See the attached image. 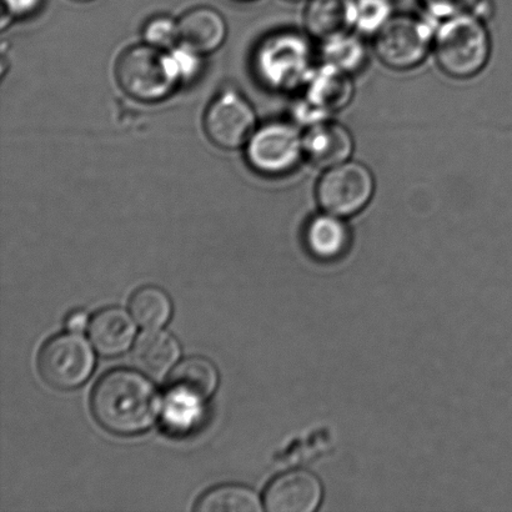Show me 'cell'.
I'll return each mask as SVG.
<instances>
[{"label":"cell","instance_id":"6da1fadb","mask_svg":"<svg viewBox=\"0 0 512 512\" xmlns=\"http://www.w3.org/2000/svg\"><path fill=\"white\" fill-rule=\"evenodd\" d=\"M90 408L94 419L109 433L132 436L152 428L162 411V399L142 374L115 369L95 384Z\"/></svg>","mask_w":512,"mask_h":512},{"label":"cell","instance_id":"7a4b0ae2","mask_svg":"<svg viewBox=\"0 0 512 512\" xmlns=\"http://www.w3.org/2000/svg\"><path fill=\"white\" fill-rule=\"evenodd\" d=\"M491 37L485 20L473 12L440 20L433 53L441 72L454 79L479 75L491 57Z\"/></svg>","mask_w":512,"mask_h":512},{"label":"cell","instance_id":"3957f363","mask_svg":"<svg viewBox=\"0 0 512 512\" xmlns=\"http://www.w3.org/2000/svg\"><path fill=\"white\" fill-rule=\"evenodd\" d=\"M115 78L125 94L142 103L167 99L182 82L173 54L147 43L119 55Z\"/></svg>","mask_w":512,"mask_h":512},{"label":"cell","instance_id":"277c9868","mask_svg":"<svg viewBox=\"0 0 512 512\" xmlns=\"http://www.w3.org/2000/svg\"><path fill=\"white\" fill-rule=\"evenodd\" d=\"M309 39L296 32L269 35L255 55V70L261 83L280 93L303 89L315 69Z\"/></svg>","mask_w":512,"mask_h":512},{"label":"cell","instance_id":"5b68a950","mask_svg":"<svg viewBox=\"0 0 512 512\" xmlns=\"http://www.w3.org/2000/svg\"><path fill=\"white\" fill-rule=\"evenodd\" d=\"M435 30L429 20L395 14L373 37L376 58L398 72L419 67L433 52Z\"/></svg>","mask_w":512,"mask_h":512},{"label":"cell","instance_id":"8992f818","mask_svg":"<svg viewBox=\"0 0 512 512\" xmlns=\"http://www.w3.org/2000/svg\"><path fill=\"white\" fill-rule=\"evenodd\" d=\"M323 172L315 188L323 212L346 219L363 212L373 200L375 178L365 164L350 159Z\"/></svg>","mask_w":512,"mask_h":512},{"label":"cell","instance_id":"52a82bcc","mask_svg":"<svg viewBox=\"0 0 512 512\" xmlns=\"http://www.w3.org/2000/svg\"><path fill=\"white\" fill-rule=\"evenodd\" d=\"M245 158L254 172L264 177H284L305 159L303 132L294 123L261 125L245 145Z\"/></svg>","mask_w":512,"mask_h":512},{"label":"cell","instance_id":"ba28073f","mask_svg":"<svg viewBox=\"0 0 512 512\" xmlns=\"http://www.w3.org/2000/svg\"><path fill=\"white\" fill-rule=\"evenodd\" d=\"M94 368L92 346L79 333L70 331L54 336L39 351V374L54 389L80 388L92 376Z\"/></svg>","mask_w":512,"mask_h":512},{"label":"cell","instance_id":"9c48e42d","mask_svg":"<svg viewBox=\"0 0 512 512\" xmlns=\"http://www.w3.org/2000/svg\"><path fill=\"white\" fill-rule=\"evenodd\" d=\"M353 75L333 65L321 63L315 67L295 104L294 115L298 123L308 128L348 107L354 97Z\"/></svg>","mask_w":512,"mask_h":512},{"label":"cell","instance_id":"30bf717a","mask_svg":"<svg viewBox=\"0 0 512 512\" xmlns=\"http://www.w3.org/2000/svg\"><path fill=\"white\" fill-rule=\"evenodd\" d=\"M204 130L218 148L235 150L252 138L258 120L248 99L237 92H224L209 104L204 114Z\"/></svg>","mask_w":512,"mask_h":512},{"label":"cell","instance_id":"8fae6325","mask_svg":"<svg viewBox=\"0 0 512 512\" xmlns=\"http://www.w3.org/2000/svg\"><path fill=\"white\" fill-rule=\"evenodd\" d=\"M323 499V485L305 470L290 471L271 481L264 504L270 512H313Z\"/></svg>","mask_w":512,"mask_h":512},{"label":"cell","instance_id":"7c38bea8","mask_svg":"<svg viewBox=\"0 0 512 512\" xmlns=\"http://www.w3.org/2000/svg\"><path fill=\"white\" fill-rule=\"evenodd\" d=\"M304 158L321 170L348 162L353 155V134L345 125L326 119L310 125L303 133Z\"/></svg>","mask_w":512,"mask_h":512},{"label":"cell","instance_id":"4fadbf2b","mask_svg":"<svg viewBox=\"0 0 512 512\" xmlns=\"http://www.w3.org/2000/svg\"><path fill=\"white\" fill-rule=\"evenodd\" d=\"M178 22L180 44L202 57L222 47L228 37L227 20L214 8L190 9Z\"/></svg>","mask_w":512,"mask_h":512},{"label":"cell","instance_id":"5bb4252c","mask_svg":"<svg viewBox=\"0 0 512 512\" xmlns=\"http://www.w3.org/2000/svg\"><path fill=\"white\" fill-rule=\"evenodd\" d=\"M137 334L132 316L122 308L98 311L89 323V335L98 353L114 358L125 353L133 345Z\"/></svg>","mask_w":512,"mask_h":512},{"label":"cell","instance_id":"9a60e30c","mask_svg":"<svg viewBox=\"0 0 512 512\" xmlns=\"http://www.w3.org/2000/svg\"><path fill=\"white\" fill-rule=\"evenodd\" d=\"M218 384L217 366L203 356H192L183 360L170 376L169 395L200 405L212 398Z\"/></svg>","mask_w":512,"mask_h":512},{"label":"cell","instance_id":"2e32d148","mask_svg":"<svg viewBox=\"0 0 512 512\" xmlns=\"http://www.w3.org/2000/svg\"><path fill=\"white\" fill-rule=\"evenodd\" d=\"M179 341L167 331L154 329L139 336L132 359L142 373L155 380H163L180 358Z\"/></svg>","mask_w":512,"mask_h":512},{"label":"cell","instance_id":"e0dca14e","mask_svg":"<svg viewBox=\"0 0 512 512\" xmlns=\"http://www.w3.org/2000/svg\"><path fill=\"white\" fill-rule=\"evenodd\" d=\"M304 25L309 37L323 43L354 30V0H308Z\"/></svg>","mask_w":512,"mask_h":512},{"label":"cell","instance_id":"ac0fdd59","mask_svg":"<svg viewBox=\"0 0 512 512\" xmlns=\"http://www.w3.org/2000/svg\"><path fill=\"white\" fill-rule=\"evenodd\" d=\"M304 239L315 258L333 260L349 248L350 232L344 218L323 212L306 225Z\"/></svg>","mask_w":512,"mask_h":512},{"label":"cell","instance_id":"d6986e66","mask_svg":"<svg viewBox=\"0 0 512 512\" xmlns=\"http://www.w3.org/2000/svg\"><path fill=\"white\" fill-rule=\"evenodd\" d=\"M130 313L143 328L160 329L172 318V299L157 286H143L130 299Z\"/></svg>","mask_w":512,"mask_h":512},{"label":"cell","instance_id":"ffe728a7","mask_svg":"<svg viewBox=\"0 0 512 512\" xmlns=\"http://www.w3.org/2000/svg\"><path fill=\"white\" fill-rule=\"evenodd\" d=\"M320 55L323 63L354 75L360 72L368 62V49L358 35L353 32L320 43Z\"/></svg>","mask_w":512,"mask_h":512},{"label":"cell","instance_id":"44dd1931","mask_svg":"<svg viewBox=\"0 0 512 512\" xmlns=\"http://www.w3.org/2000/svg\"><path fill=\"white\" fill-rule=\"evenodd\" d=\"M199 512H259L263 510L259 496L242 485H222L209 490L198 500Z\"/></svg>","mask_w":512,"mask_h":512},{"label":"cell","instance_id":"7402d4cb","mask_svg":"<svg viewBox=\"0 0 512 512\" xmlns=\"http://www.w3.org/2000/svg\"><path fill=\"white\" fill-rule=\"evenodd\" d=\"M391 0H354V30L374 37L394 17Z\"/></svg>","mask_w":512,"mask_h":512},{"label":"cell","instance_id":"603a6c76","mask_svg":"<svg viewBox=\"0 0 512 512\" xmlns=\"http://www.w3.org/2000/svg\"><path fill=\"white\" fill-rule=\"evenodd\" d=\"M143 38L145 43L167 52L180 43L179 22L168 15H157L144 25Z\"/></svg>","mask_w":512,"mask_h":512},{"label":"cell","instance_id":"cb8c5ba5","mask_svg":"<svg viewBox=\"0 0 512 512\" xmlns=\"http://www.w3.org/2000/svg\"><path fill=\"white\" fill-rule=\"evenodd\" d=\"M430 17L438 20L454 17L466 12H473L481 0H419Z\"/></svg>","mask_w":512,"mask_h":512},{"label":"cell","instance_id":"d4e9b609","mask_svg":"<svg viewBox=\"0 0 512 512\" xmlns=\"http://www.w3.org/2000/svg\"><path fill=\"white\" fill-rule=\"evenodd\" d=\"M44 0H3V17L27 18L39 12Z\"/></svg>","mask_w":512,"mask_h":512},{"label":"cell","instance_id":"484cf974","mask_svg":"<svg viewBox=\"0 0 512 512\" xmlns=\"http://www.w3.org/2000/svg\"><path fill=\"white\" fill-rule=\"evenodd\" d=\"M88 315L84 313V311H73L68 315L67 320H65V326L72 333H83L85 328L88 326Z\"/></svg>","mask_w":512,"mask_h":512},{"label":"cell","instance_id":"4316f807","mask_svg":"<svg viewBox=\"0 0 512 512\" xmlns=\"http://www.w3.org/2000/svg\"><path fill=\"white\" fill-rule=\"evenodd\" d=\"M74 2L87 3L90 2V0H74Z\"/></svg>","mask_w":512,"mask_h":512},{"label":"cell","instance_id":"83f0119b","mask_svg":"<svg viewBox=\"0 0 512 512\" xmlns=\"http://www.w3.org/2000/svg\"><path fill=\"white\" fill-rule=\"evenodd\" d=\"M289 2H303V0H289Z\"/></svg>","mask_w":512,"mask_h":512}]
</instances>
